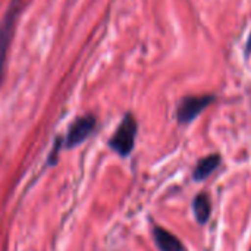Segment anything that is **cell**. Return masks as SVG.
<instances>
[{
	"instance_id": "6da1fadb",
	"label": "cell",
	"mask_w": 251,
	"mask_h": 251,
	"mask_svg": "<svg viewBox=\"0 0 251 251\" xmlns=\"http://www.w3.org/2000/svg\"><path fill=\"white\" fill-rule=\"evenodd\" d=\"M22 10V0H10L1 21H0V84L3 79V72L6 66V59L9 47L13 38V32Z\"/></svg>"
},
{
	"instance_id": "7a4b0ae2",
	"label": "cell",
	"mask_w": 251,
	"mask_h": 251,
	"mask_svg": "<svg viewBox=\"0 0 251 251\" xmlns=\"http://www.w3.org/2000/svg\"><path fill=\"white\" fill-rule=\"evenodd\" d=\"M137 131H138V125H137L135 118L131 113L125 115V118L121 121L119 126L116 128L115 134L109 140L110 149L122 157L129 156L131 151L134 150Z\"/></svg>"
},
{
	"instance_id": "3957f363",
	"label": "cell",
	"mask_w": 251,
	"mask_h": 251,
	"mask_svg": "<svg viewBox=\"0 0 251 251\" xmlns=\"http://www.w3.org/2000/svg\"><path fill=\"white\" fill-rule=\"evenodd\" d=\"M215 100H216L215 96H207V94L206 96H185L176 107V118L179 124L193 122Z\"/></svg>"
},
{
	"instance_id": "277c9868",
	"label": "cell",
	"mask_w": 251,
	"mask_h": 251,
	"mask_svg": "<svg viewBox=\"0 0 251 251\" xmlns=\"http://www.w3.org/2000/svg\"><path fill=\"white\" fill-rule=\"evenodd\" d=\"M94 128H96V118L94 116L87 115V116L78 118L69 126V131L65 137V147L74 149V147L79 146L81 143H84L91 135Z\"/></svg>"
},
{
	"instance_id": "5b68a950",
	"label": "cell",
	"mask_w": 251,
	"mask_h": 251,
	"mask_svg": "<svg viewBox=\"0 0 251 251\" xmlns=\"http://www.w3.org/2000/svg\"><path fill=\"white\" fill-rule=\"evenodd\" d=\"M153 237H154L156 246L160 251H185L184 246L179 243V240L163 228H159V226L154 228Z\"/></svg>"
},
{
	"instance_id": "8992f818",
	"label": "cell",
	"mask_w": 251,
	"mask_h": 251,
	"mask_svg": "<svg viewBox=\"0 0 251 251\" xmlns=\"http://www.w3.org/2000/svg\"><path fill=\"white\" fill-rule=\"evenodd\" d=\"M221 165V156L219 154H210L197 162V166L194 169V179L203 181L209 178Z\"/></svg>"
},
{
	"instance_id": "52a82bcc",
	"label": "cell",
	"mask_w": 251,
	"mask_h": 251,
	"mask_svg": "<svg viewBox=\"0 0 251 251\" xmlns=\"http://www.w3.org/2000/svg\"><path fill=\"white\" fill-rule=\"evenodd\" d=\"M193 212H194V216L197 219L199 224H206L212 215V201H210V197L209 194L206 193H200L194 201H193Z\"/></svg>"
}]
</instances>
